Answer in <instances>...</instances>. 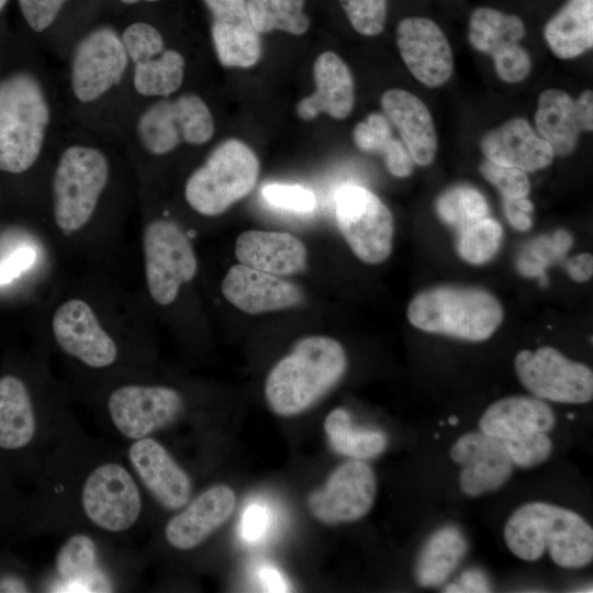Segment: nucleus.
<instances>
[{"label": "nucleus", "mask_w": 593, "mask_h": 593, "mask_svg": "<svg viewBox=\"0 0 593 593\" xmlns=\"http://www.w3.org/2000/svg\"><path fill=\"white\" fill-rule=\"evenodd\" d=\"M58 63L68 122L120 142L137 103L118 26L98 23L82 29Z\"/></svg>", "instance_id": "obj_1"}, {"label": "nucleus", "mask_w": 593, "mask_h": 593, "mask_svg": "<svg viewBox=\"0 0 593 593\" xmlns=\"http://www.w3.org/2000/svg\"><path fill=\"white\" fill-rule=\"evenodd\" d=\"M33 47L25 63L0 74V171L22 175L52 163L68 123L56 66Z\"/></svg>", "instance_id": "obj_2"}, {"label": "nucleus", "mask_w": 593, "mask_h": 593, "mask_svg": "<svg viewBox=\"0 0 593 593\" xmlns=\"http://www.w3.org/2000/svg\"><path fill=\"white\" fill-rule=\"evenodd\" d=\"M125 157L120 142L68 122L49 166L47 192L53 220L66 234L86 227L111 191L118 163Z\"/></svg>", "instance_id": "obj_3"}, {"label": "nucleus", "mask_w": 593, "mask_h": 593, "mask_svg": "<svg viewBox=\"0 0 593 593\" xmlns=\"http://www.w3.org/2000/svg\"><path fill=\"white\" fill-rule=\"evenodd\" d=\"M215 134V120L206 100L194 90L141 103L130 116L120 144L136 176L150 163L200 147Z\"/></svg>", "instance_id": "obj_4"}, {"label": "nucleus", "mask_w": 593, "mask_h": 593, "mask_svg": "<svg viewBox=\"0 0 593 593\" xmlns=\"http://www.w3.org/2000/svg\"><path fill=\"white\" fill-rule=\"evenodd\" d=\"M346 368V353L336 339L304 337L268 373L265 383L268 406L280 416L298 415L331 391Z\"/></svg>", "instance_id": "obj_5"}, {"label": "nucleus", "mask_w": 593, "mask_h": 593, "mask_svg": "<svg viewBox=\"0 0 593 593\" xmlns=\"http://www.w3.org/2000/svg\"><path fill=\"white\" fill-rule=\"evenodd\" d=\"M507 548L528 562L548 549L552 561L568 569L582 568L593 559V529L578 513L545 502L522 505L504 526Z\"/></svg>", "instance_id": "obj_6"}, {"label": "nucleus", "mask_w": 593, "mask_h": 593, "mask_svg": "<svg viewBox=\"0 0 593 593\" xmlns=\"http://www.w3.org/2000/svg\"><path fill=\"white\" fill-rule=\"evenodd\" d=\"M410 323L424 332L470 342L490 338L503 321L500 301L473 287L438 286L423 290L410 302Z\"/></svg>", "instance_id": "obj_7"}, {"label": "nucleus", "mask_w": 593, "mask_h": 593, "mask_svg": "<svg viewBox=\"0 0 593 593\" xmlns=\"http://www.w3.org/2000/svg\"><path fill=\"white\" fill-rule=\"evenodd\" d=\"M258 175L259 160L254 150L239 139L228 138L188 176L183 197L194 212L220 215L253 190Z\"/></svg>", "instance_id": "obj_8"}, {"label": "nucleus", "mask_w": 593, "mask_h": 593, "mask_svg": "<svg viewBox=\"0 0 593 593\" xmlns=\"http://www.w3.org/2000/svg\"><path fill=\"white\" fill-rule=\"evenodd\" d=\"M116 26L130 58L137 105L183 91L188 59L180 48L167 44L160 29L139 19Z\"/></svg>", "instance_id": "obj_9"}, {"label": "nucleus", "mask_w": 593, "mask_h": 593, "mask_svg": "<svg viewBox=\"0 0 593 593\" xmlns=\"http://www.w3.org/2000/svg\"><path fill=\"white\" fill-rule=\"evenodd\" d=\"M147 290L159 305L174 303L181 287L198 271L194 249L183 230L170 219H155L143 232Z\"/></svg>", "instance_id": "obj_10"}, {"label": "nucleus", "mask_w": 593, "mask_h": 593, "mask_svg": "<svg viewBox=\"0 0 593 593\" xmlns=\"http://www.w3.org/2000/svg\"><path fill=\"white\" fill-rule=\"evenodd\" d=\"M338 228L361 261L383 262L392 251L394 223L389 208L372 191L347 184L335 193Z\"/></svg>", "instance_id": "obj_11"}, {"label": "nucleus", "mask_w": 593, "mask_h": 593, "mask_svg": "<svg viewBox=\"0 0 593 593\" xmlns=\"http://www.w3.org/2000/svg\"><path fill=\"white\" fill-rule=\"evenodd\" d=\"M514 365L518 380L536 398L577 404L593 398L592 370L553 347L542 346L535 353L521 350Z\"/></svg>", "instance_id": "obj_12"}, {"label": "nucleus", "mask_w": 593, "mask_h": 593, "mask_svg": "<svg viewBox=\"0 0 593 593\" xmlns=\"http://www.w3.org/2000/svg\"><path fill=\"white\" fill-rule=\"evenodd\" d=\"M377 494L373 470L362 460H350L337 467L321 489L310 493L311 514L327 525L351 523L372 507Z\"/></svg>", "instance_id": "obj_13"}, {"label": "nucleus", "mask_w": 593, "mask_h": 593, "mask_svg": "<svg viewBox=\"0 0 593 593\" xmlns=\"http://www.w3.org/2000/svg\"><path fill=\"white\" fill-rule=\"evenodd\" d=\"M82 506L88 518L108 532L130 528L141 513L138 488L127 472L118 463L96 468L82 489Z\"/></svg>", "instance_id": "obj_14"}, {"label": "nucleus", "mask_w": 593, "mask_h": 593, "mask_svg": "<svg viewBox=\"0 0 593 593\" xmlns=\"http://www.w3.org/2000/svg\"><path fill=\"white\" fill-rule=\"evenodd\" d=\"M182 398L160 385H124L114 390L108 402L118 430L131 439L147 437L177 417Z\"/></svg>", "instance_id": "obj_15"}, {"label": "nucleus", "mask_w": 593, "mask_h": 593, "mask_svg": "<svg viewBox=\"0 0 593 593\" xmlns=\"http://www.w3.org/2000/svg\"><path fill=\"white\" fill-rule=\"evenodd\" d=\"M52 331L66 354L89 367H108L116 359L113 338L101 326L92 307L81 299H69L56 309Z\"/></svg>", "instance_id": "obj_16"}, {"label": "nucleus", "mask_w": 593, "mask_h": 593, "mask_svg": "<svg viewBox=\"0 0 593 593\" xmlns=\"http://www.w3.org/2000/svg\"><path fill=\"white\" fill-rule=\"evenodd\" d=\"M396 44L410 72L423 85L445 83L454 70V55L443 30L430 19L409 16L396 27Z\"/></svg>", "instance_id": "obj_17"}, {"label": "nucleus", "mask_w": 593, "mask_h": 593, "mask_svg": "<svg viewBox=\"0 0 593 593\" xmlns=\"http://www.w3.org/2000/svg\"><path fill=\"white\" fill-rule=\"evenodd\" d=\"M450 458L462 466L459 486L469 496L500 489L510 479L514 466L503 443L482 432L459 437L450 449Z\"/></svg>", "instance_id": "obj_18"}, {"label": "nucleus", "mask_w": 593, "mask_h": 593, "mask_svg": "<svg viewBox=\"0 0 593 593\" xmlns=\"http://www.w3.org/2000/svg\"><path fill=\"white\" fill-rule=\"evenodd\" d=\"M211 13V37L224 67L249 68L261 55L259 33L249 18L246 0H203Z\"/></svg>", "instance_id": "obj_19"}, {"label": "nucleus", "mask_w": 593, "mask_h": 593, "mask_svg": "<svg viewBox=\"0 0 593 593\" xmlns=\"http://www.w3.org/2000/svg\"><path fill=\"white\" fill-rule=\"evenodd\" d=\"M221 290L231 304L247 314L281 311L303 301L296 284L243 264L230 268Z\"/></svg>", "instance_id": "obj_20"}, {"label": "nucleus", "mask_w": 593, "mask_h": 593, "mask_svg": "<svg viewBox=\"0 0 593 593\" xmlns=\"http://www.w3.org/2000/svg\"><path fill=\"white\" fill-rule=\"evenodd\" d=\"M128 458L143 484L161 506L179 510L188 503L191 481L158 441L147 437L136 439L130 447Z\"/></svg>", "instance_id": "obj_21"}, {"label": "nucleus", "mask_w": 593, "mask_h": 593, "mask_svg": "<svg viewBox=\"0 0 593 593\" xmlns=\"http://www.w3.org/2000/svg\"><path fill=\"white\" fill-rule=\"evenodd\" d=\"M235 504V493L227 485L205 490L167 523V541L180 550L198 547L230 518Z\"/></svg>", "instance_id": "obj_22"}, {"label": "nucleus", "mask_w": 593, "mask_h": 593, "mask_svg": "<svg viewBox=\"0 0 593 593\" xmlns=\"http://www.w3.org/2000/svg\"><path fill=\"white\" fill-rule=\"evenodd\" d=\"M480 147L485 159L523 171L544 169L555 157L550 145L523 118L511 119L484 134Z\"/></svg>", "instance_id": "obj_23"}, {"label": "nucleus", "mask_w": 593, "mask_h": 593, "mask_svg": "<svg viewBox=\"0 0 593 593\" xmlns=\"http://www.w3.org/2000/svg\"><path fill=\"white\" fill-rule=\"evenodd\" d=\"M315 91L302 98L296 113L302 120H312L320 113L343 120L355 103L354 79L347 64L334 52L322 53L313 66Z\"/></svg>", "instance_id": "obj_24"}, {"label": "nucleus", "mask_w": 593, "mask_h": 593, "mask_svg": "<svg viewBox=\"0 0 593 593\" xmlns=\"http://www.w3.org/2000/svg\"><path fill=\"white\" fill-rule=\"evenodd\" d=\"M237 260L250 268L275 276H291L306 267L304 244L287 232L249 230L235 243Z\"/></svg>", "instance_id": "obj_25"}, {"label": "nucleus", "mask_w": 593, "mask_h": 593, "mask_svg": "<svg viewBox=\"0 0 593 593\" xmlns=\"http://www.w3.org/2000/svg\"><path fill=\"white\" fill-rule=\"evenodd\" d=\"M381 107L400 132L414 163L429 165L437 153V134L425 103L407 90L389 89L381 97Z\"/></svg>", "instance_id": "obj_26"}, {"label": "nucleus", "mask_w": 593, "mask_h": 593, "mask_svg": "<svg viewBox=\"0 0 593 593\" xmlns=\"http://www.w3.org/2000/svg\"><path fill=\"white\" fill-rule=\"evenodd\" d=\"M552 409L536 396L515 395L491 404L480 418L482 433L505 440L534 432L547 433L555 426Z\"/></svg>", "instance_id": "obj_27"}, {"label": "nucleus", "mask_w": 593, "mask_h": 593, "mask_svg": "<svg viewBox=\"0 0 593 593\" xmlns=\"http://www.w3.org/2000/svg\"><path fill=\"white\" fill-rule=\"evenodd\" d=\"M468 540L454 525L436 529L422 546L414 566V578L424 588L437 586L457 569L467 555Z\"/></svg>", "instance_id": "obj_28"}, {"label": "nucleus", "mask_w": 593, "mask_h": 593, "mask_svg": "<svg viewBox=\"0 0 593 593\" xmlns=\"http://www.w3.org/2000/svg\"><path fill=\"white\" fill-rule=\"evenodd\" d=\"M544 36L561 59L582 55L593 45V0H568L547 22Z\"/></svg>", "instance_id": "obj_29"}, {"label": "nucleus", "mask_w": 593, "mask_h": 593, "mask_svg": "<svg viewBox=\"0 0 593 593\" xmlns=\"http://www.w3.org/2000/svg\"><path fill=\"white\" fill-rule=\"evenodd\" d=\"M535 123L541 138L560 156L573 152L582 132L575 115L574 99L559 89H547L540 93Z\"/></svg>", "instance_id": "obj_30"}, {"label": "nucleus", "mask_w": 593, "mask_h": 593, "mask_svg": "<svg viewBox=\"0 0 593 593\" xmlns=\"http://www.w3.org/2000/svg\"><path fill=\"white\" fill-rule=\"evenodd\" d=\"M34 433L35 417L25 384L13 376L0 378V448H22Z\"/></svg>", "instance_id": "obj_31"}, {"label": "nucleus", "mask_w": 593, "mask_h": 593, "mask_svg": "<svg viewBox=\"0 0 593 593\" xmlns=\"http://www.w3.org/2000/svg\"><path fill=\"white\" fill-rule=\"evenodd\" d=\"M97 549L93 540L86 535L70 537L59 549L56 569L67 582L66 592H105L109 585L96 573Z\"/></svg>", "instance_id": "obj_32"}, {"label": "nucleus", "mask_w": 593, "mask_h": 593, "mask_svg": "<svg viewBox=\"0 0 593 593\" xmlns=\"http://www.w3.org/2000/svg\"><path fill=\"white\" fill-rule=\"evenodd\" d=\"M525 31V24L517 15L488 7L475 9L469 21L472 47L492 57L519 44Z\"/></svg>", "instance_id": "obj_33"}, {"label": "nucleus", "mask_w": 593, "mask_h": 593, "mask_svg": "<svg viewBox=\"0 0 593 593\" xmlns=\"http://www.w3.org/2000/svg\"><path fill=\"white\" fill-rule=\"evenodd\" d=\"M324 430L336 452L357 460L374 458L388 446V437L382 430L355 427L348 412L342 407L326 416Z\"/></svg>", "instance_id": "obj_34"}, {"label": "nucleus", "mask_w": 593, "mask_h": 593, "mask_svg": "<svg viewBox=\"0 0 593 593\" xmlns=\"http://www.w3.org/2000/svg\"><path fill=\"white\" fill-rule=\"evenodd\" d=\"M305 0H247L246 7L255 30L267 33L275 30L302 35L310 27L304 13Z\"/></svg>", "instance_id": "obj_35"}, {"label": "nucleus", "mask_w": 593, "mask_h": 593, "mask_svg": "<svg viewBox=\"0 0 593 593\" xmlns=\"http://www.w3.org/2000/svg\"><path fill=\"white\" fill-rule=\"evenodd\" d=\"M439 217L458 231L489 216V205L480 191L469 186H456L441 193L436 202Z\"/></svg>", "instance_id": "obj_36"}, {"label": "nucleus", "mask_w": 593, "mask_h": 593, "mask_svg": "<svg viewBox=\"0 0 593 593\" xmlns=\"http://www.w3.org/2000/svg\"><path fill=\"white\" fill-rule=\"evenodd\" d=\"M503 230L490 217L478 220L459 231L458 253L469 264L482 265L500 249Z\"/></svg>", "instance_id": "obj_37"}, {"label": "nucleus", "mask_w": 593, "mask_h": 593, "mask_svg": "<svg viewBox=\"0 0 593 593\" xmlns=\"http://www.w3.org/2000/svg\"><path fill=\"white\" fill-rule=\"evenodd\" d=\"M514 466L533 468L546 461L552 452V441L544 432H534L501 440Z\"/></svg>", "instance_id": "obj_38"}, {"label": "nucleus", "mask_w": 593, "mask_h": 593, "mask_svg": "<svg viewBox=\"0 0 593 593\" xmlns=\"http://www.w3.org/2000/svg\"><path fill=\"white\" fill-rule=\"evenodd\" d=\"M350 24L361 35L382 33L387 20V0H338Z\"/></svg>", "instance_id": "obj_39"}, {"label": "nucleus", "mask_w": 593, "mask_h": 593, "mask_svg": "<svg viewBox=\"0 0 593 593\" xmlns=\"http://www.w3.org/2000/svg\"><path fill=\"white\" fill-rule=\"evenodd\" d=\"M72 0H18L21 14L29 29L37 36H46L44 54L47 56L49 33L67 3Z\"/></svg>", "instance_id": "obj_40"}, {"label": "nucleus", "mask_w": 593, "mask_h": 593, "mask_svg": "<svg viewBox=\"0 0 593 593\" xmlns=\"http://www.w3.org/2000/svg\"><path fill=\"white\" fill-rule=\"evenodd\" d=\"M353 138L360 150L383 155L393 141L391 123L381 113H370L355 126Z\"/></svg>", "instance_id": "obj_41"}, {"label": "nucleus", "mask_w": 593, "mask_h": 593, "mask_svg": "<svg viewBox=\"0 0 593 593\" xmlns=\"http://www.w3.org/2000/svg\"><path fill=\"white\" fill-rule=\"evenodd\" d=\"M482 176L499 189L504 200H514L527 197L530 184L525 171L497 165L488 159L480 166Z\"/></svg>", "instance_id": "obj_42"}, {"label": "nucleus", "mask_w": 593, "mask_h": 593, "mask_svg": "<svg viewBox=\"0 0 593 593\" xmlns=\"http://www.w3.org/2000/svg\"><path fill=\"white\" fill-rule=\"evenodd\" d=\"M261 194L269 204L283 210L305 213L315 208L314 193L299 184H267Z\"/></svg>", "instance_id": "obj_43"}, {"label": "nucleus", "mask_w": 593, "mask_h": 593, "mask_svg": "<svg viewBox=\"0 0 593 593\" xmlns=\"http://www.w3.org/2000/svg\"><path fill=\"white\" fill-rule=\"evenodd\" d=\"M493 61L497 76L508 83L524 80L532 67L529 54L519 44L493 56Z\"/></svg>", "instance_id": "obj_44"}, {"label": "nucleus", "mask_w": 593, "mask_h": 593, "mask_svg": "<svg viewBox=\"0 0 593 593\" xmlns=\"http://www.w3.org/2000/svg\"><path fill=\"white\" fill-rule=\"evenodd\" d=\"M383 157L390 174L398 178L410 176L414 169L415 163L412 156L405 145L396 138H393Z\"/></svg>", "instance_id": "obj_45"}, {"label": "nucleus", "mask_w": 593, "mask_h": 593, "mask_svg": "<svg viewBox=\"0 0 593 593\" xmlns=\"http://www.w3.org/2000/svg\"><path fill=\"white\" fill-rule=\"evenodd\" d=\"M35 260V251L31 247H22L0 262V283H8L29 269Z\"/></svg>", "instance_id": "obj_46"}, {"label": "nucleus", "mask_w": 593, "mask_h": 593, "mask_svg": "<svg viewBox=\"0 0 593 593\" xmlns=\"http://www.w3.org/2000/svg\"><path fill=\"white\" fill-rule=\"evenodd\" d=\"M268 512L258 504L248 506L242 518V535L247 541L259 540L268 525Z\"/></svg>", "instance_id": "obj_47"}, {"label": "nucleus", "mask_w": 593, "mask_h": 593, "mask_svg": "<svg viewBox=\"0 0 593 593\" xmlns=\"http://www.w3.org/2000/svg\"><path fill=\"white\" fill-rule=\"evenodd\" d=\"M534 206L532 202L525 198L504 200V211L510 224L518 231H527L532 226L529 213Z\"/></svg>", "instance_id": "obj_48"}, {"label": "nucleus", "mask_w": 593, "mask_h": 593, "mask_svg": "<svg viewBox=\"0 0 593 593\" xmlns=\"http://www.w3.org/2000/svg\"><path fill=\"white\" fill-rule=\"evenodd\" d=\"M491 585L484 573L477 569L465 571L458 582L446 586L445 592H489Z\"/></svg>", "instance_id": "obj_49"}, {"label": "nucleus", "mask_w": 593, "mask_h": 593, "mask_svg": "<svg viewBox=\"0 0 593 593\" xmlns=\"http://www.w3.org/2000/svg\"><path fill=\"white\" fill-rule=\"evenodd\" d=\"M575 115L581 131H592L593 128V93L591 90L583 91L574 100Z\"/></svg>", "instance_id": "obj_50"}, {"label": "nucleus", "mask_w": 593, "mask_h": 593, "mask_svg": "<svg viewBox=\"0 0 593 593\" xmlns=\"http://www.w3.org/2000/svg\"><path fill=\"white\" fill-rule=\"evenodd\" d=\"M567 271L571 279L578 282H584L592 277L593 257L589 253L580 254L567 262Z\"/></svg>", "instance_id": "obj_51"}, {"label": "nucleus", "mask_w": 593, "mask_h": 593, "mask_svg": "<svg viewBox=\"0 0 593 593\" xmlns=\"http://www.w3.org/2000/svg\"><path fill=\"white\" fill-rule=\"evenodd\" d=\"M258 577L265 591L267 592H287L290 591V586L283 575L273 567L265 566L259 572Z\"/></svg>", "instance_id": "obj_52"}, {"label": "nucleus", "mask_w": 593, "mask_h": 593, "mask_svg": "<svg viewBox=\"0 0 593 593\" xmlns=\"http://www.w3.org/2000/svg\"><path fill=\"white\" fill-rule=\"evenodd\" d=\"M119 1L121 3H123L124 5H137L141 2L154 3V2H157L159 0H119Z\"/></svg>", "instance_id": "obj_53"}, {"label": "nucleus", "mask_w": 593, "mask_h": 593, "mask_svg": "<svg viewBox=\"0 0 593 593\" xmlns=\"http://www.w3.org/2000/svg\"><path fill=\"white\" fill-rule=\"evenodd\" d=\"M448 423H449L450 425H452V426H454V425H457V424H458V417H457V416H450V417L448 418Z\"/></svg>", "instance_id": "obj_54"}, {"label": "nucleus", "mask_w": 593, "mask_h": 593, "mask_svg": "<svg viewBox=\"0 0 593 593\" xmlns=\"http://www.w3.org/2000/svg\"><path fill=\"white\" fill-rule=\"evenodd\" d=\"M9 0H0V12L4 9Z\"/></svg>", "instance_id": "obj_55"}, {"label": "nucleus", "mask_w": 593, "mask_h": 593, "mask_svg": "<svg viewBox=\"0 0 593 593\" xmlns=\"http://www.w3.org/2000/svg\"><path fill=\"white\" fill-rule=\"evenodd\" d=\"M568 417H569V418H573V415H572V414H569Z\"/></svg>", "instance_id": "obj_56"}]
</instances>
